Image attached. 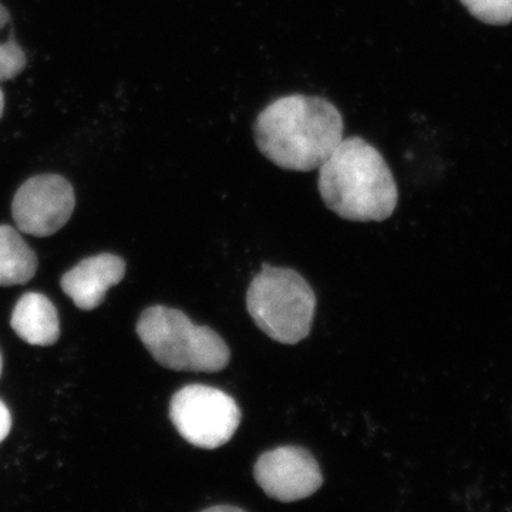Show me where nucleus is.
Masks as SVG:
<instances>
[{"instance_id":"7ed1b4c3","label":"nucleus","mask_w":512,"mask_h":512,"mask_svg":"<svg viewBox=\"0 0 512 512\" xmlns=\"http://www.w3.org/2000/svg\"><path fill=\"white\" fill-rule=\"evenodd\" d=\"M137 335L154 360L175 372L217 373L228 366L225 340L208 326H198L184 312L151 306L141 313Z\"/></svg>"},{"instance_id":"f257e3e1","label":"nucleus","mask_w":512,"mask_h":512,"mask_svg":"<svg viewBox=\"0 0 512 512\" xmlns=\"http://www.w3.org/2000/svg\"><path fill=\"white\" fill-rule=\"evenodd\" d=\"M262 156L288 171L318 170L343 140V119L335 104L292 94L272 101L254 126Z\"/></svg>"},{"instance_id":"dca6fc26","label":"nucleus","mask_w":512,"mask_h":512,"mask_svg":"<svg viewBox=\"0 0 512 512\" xmlns=\"http://www.w3.org/2000/svg\"><path fill=\"white\" fill-rule=\"evenodd\" d=\"M0 375H2V355H0Z\"/></svg>"},{"instance_id":"f03ea898","label":"nucleus","mask_w":512,"mask_h":512,"mask_svg":"<svg viewBox=\"0 0 512 512\" xmlns=\"http://www.w3.org/2000/svg\"><path fill=\"white\" fill-rule=\"evenodd\" d=\"M318 170L320 197L343 220L392 217L399 200L396 181L382 154L363 138H343Z\"/></svg>"},{"instance_id":"39448f33","label":"nucleus","mask_w":512,"mask_h":512,"mask_svg":"<svg viewBox=\"0 0 512 512\" xmlns=\"http://www.w3.org/2000/svg\"><path fill=\"white\" fill-rule=\"evenodd\" d=\"M170 419L192 446L214 450L237 433L241 410L229 394L217 387L190 384L171 399Z\"/></svg>"},{"instance_id":"9b49d317","label":"nucleus","mask_w":512,"mask_h":512,"mask_svg":"<svg viewBox=\"0 0 512 512\" xmlns=\"http://www.w3.org/2000/svg\"><path fill=\"white\" fill-rule=\"evenodd\" d=\"M10 15L8 9L0 3V32L9 28ZM28 59L22 47L16 42L15 36H9L8 39L0 42V82L15 79L25 70Z\"/></svg>"},{"instance_id":"2eb2a0df","label":"nucleus","mask_w":512,"mask_h":512,"mask_svg":"<svg viewBox=\"0 0 512 512\" xmlns=\"http://www.w3.org/2000/svg\"><path fill=\"white\" fill-rule=\"evenodd\" d=\"M3 109H5V96H3L2 89H0V117H2Z\"/></svg>"},{"instance_id":"423d86ee","label":"nucleus","mask_w":512,"mask_h":512,"mask_svg":"<svg viewBox=\"0 0 512 512\" xmlns=\"http://www.w3.org/2000/svg\"><path fill=\"white\" fill-rule=\"evenodd\" d=\"M76 207L73 185L57 174H40L20 185L12 215L23 234L45 238L56 234L72 218Z\"/></svg>"},{"instance_id":"ddd939ff","label":"nucleus","mask_w":512,"mask_h":512,"mask_svg":"<svg viewBox=\"0 0 512 512\" xmlns=\"http://www.w3.org/2000/svg\"><path fill=\"white\" fill-rule=\"evenodd\" d=\"M10 427H12V417L6 404L0 402V443L8 437Z\"/></svg>"},{"instance_id":"6e6552de","label":"nucleus","mask_w":512,"mask_h":512,"mask_svg":"<svg viewBox=\"0 0 512 512\" xmlns=\"http://www.w3.org/2000/svg\"><path fill=\"white\" fill-rule=\"evenodd\" d=\"M126 275V262L120 256L101 254L83 259L63 275L60 286L83 311L99 308L107 291L120 284Z\"/></svg>"},{"instance_id":"1a4fd4ad","label":"nucleus","mask_w":512,"mask_h":512,"mask_svg":"<svg viewBox=\"0 0 512 512\" xmlns=\"http://www.w3.org/2000/svg\"><path fill=\"white\" fill-rule=\"evenodd\" d=\"M10 325L20 339L33 346H52L60 338L55 305L42 293L23 295L13 309Z\"/></svg>"},{"instance_id":"9d476101","label":"nucleus","mask_w":512,"mask_h":512,"mask_svg":"<svg viewBox=\"0 0 512 512\" xmlns=\"http://www.w3.org/2000/svg\"><path fill=\"white\" fill-rule=\"evenodd\" d=\"M37 271V256L9 225H0V286L22 285Z\"/></svg>"},{"instance_id":"f8f14e48","label":"nucleus","mask_w":512,"mask_h":512,"mask_svg":"<svg viewBox=\"0 0 512 512\" xmlns=\"http://www.w3.org/2000/svg\"><path fill=\"white\" fill-rule=\"evenodd\" d=\"M468 12L488 25L512 22V0H461Z\"/></svg>"},{"instance_id":"0eeeda50","label":"nucleus","mask_w":512,"mask_h":512,"mask_svg":"<svg viewBox=\"0 0 512 512\" xmlns=\"http://www.w3.org/2000/svg\"><path fill=\"white\" fill-rule=\"evenodd\" d=\"M254 477L268 497L281 503L305 500L323 484L322 471L311 451L296 446L266 451L255 463Z\"/></svg>"},{"instance_id":"4468645a","label":"nucleus","mask_w":512,"mask_h":512,"mask_svg":"<svg viewBox=\"0 0 512 512\" xmlns=\"http://www.w3.org/2000/svg\"><path fill=\"white\" fill-rule=\"evenodd\" d=\"M204 511H244L239 507H232V505H214V507L205 508Z\"/></svg>"},{"instance_id":"20e7f679","label":"nucleus","mask_w":512,"mask_h":512,"mask_svg":"<svg viewBox=\"0 0 512 512\" xmlns=\"http://www.w3.org/2000/svg\"><path fill=\"white\" fill-rule=\"evenodd\" d=\"M247 309L269 338L296 345L311 333L316 295L298 272L265 264L249 285Z\"/></svg>"}]
</instances>
